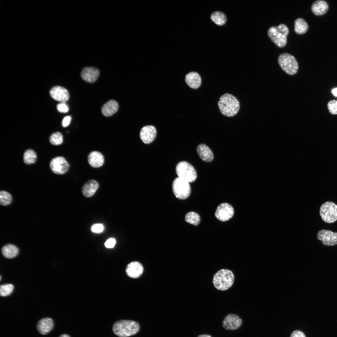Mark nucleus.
Listing matches in <instances>:
<instances>
[{
    "instance_id": "obj_1",
    "label": "nucleus",
    "mask_w": 337,
    "mask_h": 337,
    "mask_svg": "<svg viewBox=\"0 0 337 337\" xmlns=\"http://www.w3.org/2000/svg\"><path fill=\"white\" fill-rule=\"evenodd\" d=\"M218 105L221 113L227 117H232L238 112L239 103L237 99L232 95L225 94L220 98Z\"/></svg>"
},
{
    "instance_id": "obj_2",
    "label": "nucleus",
    "mask_w": 337,
    "mask_h": 337,
    "mask_svg": "<svg viewBox=\"0 0 337 337\" xmlns=\"http://www.w3.org/2000/svg\"><path fill=\"white\" fill-rule=\"evenodd\" d=\"M140 329L139 324L130 320H121L116 321L112 327L114 333L120 337H127L137 334Z\"/></svg>"
},
{
    "instance_id": "obj_3",
    "label": "nucleus",
    "mask_w": 337,
    "mask_h": 337,
    "mask_svg": "<svg viewBox=\"0 0 337 337\" xmlns=\"http://www.w3.org/2000/svg\"><path fill=\"white\" fill-rule=\"evenodd\" d=\"M234 280L233 272L227 269H222L214 275L212 282L215 287L220 291H226L232 285Z\"/></svg>"
},
{
    "instance_id": "obj_4",
    "label": "nucleus",
    "mask_w": 337,
    "mask_h": 337,
    "mask_svg": "<svg viewBox=\"0 0 337 337\" xmlns=\"http://www.w3.org/2000/svg\"><path fill=\"white\" fill-rule=\"evenodd\" d=\"M289 32L287 26L285 24H281L278 26L270 27L267 31V35L277 46L282 48L287 44V37Z\"/></svg>"
},
{
    "instance_id": "obj_5",
    "label": "nucleus",
    "mask_w": 337,
    "mask_h": 337,
    "mask_svg": "<svg viewBox=\"0 0 337 337\" xmlns=\"http://www.w3.org/2000/svg\"><path fill=\"white\" fill-rule=\"evenodd\" d=\"M278 61L281 69L286 74L293 75L297 73L298 63L295 58L291 54L287 53L281 54L278 57Z\"/></svg>"
},
{
    "instance_id": "obj_6",
    "label": "nucleus",
    "mask_w": 337,
    "mask_h": 337,
    "mask_svg": "<svg viewBox=\"0 0 337 337\" xmlns=\"http://www.w3.org/2000/svg\"><path fill=\"white\" fill-rule=\"evenodd\" d=\"M176 172L178 177L188 182L194 181L197 178V173L194 167L189 163L182 161L177 164Z\"/></svg>"
},
{
    "instance_id": "obj_7",
    "label": "nucleus",
    "mask_w": 337,
    "mask_h": 337,
    "mask_svg": "<svg viewBox=\"0 0 337 337\" xmlns=\"http://www.w3.org/2000/svg\"><path fill=\"white\" fill-rule=\"evenodd\" d=\"M320 214L325 222L331 223L337 220V205L332 202L324 203L320 208Z\"/></svg>"
},
{
    "instance_id": "obj_8",
    "label": "nucleus",
    "mask_w": 337,
    "mask_h": 337,
    "mask_svg": "<svg viewBox=\"0 0 337 337\" xmlns=\"http://www.w3.org/2000/svg\"><path fill=\"white\" fill-rule=\"evenodd\" d=\"M172 189L175 196L180 199L187 198L190 194L191 189L189 182L178 177L173 181Z\"/></svg>"
},
{
    "instance_id": "obj_9",
    "label": "nucleus",
    "mask_w": 337,
    "mask_h": 337,
    "mask_svg": "<svg viewBox=\"0 0 337 337\" xmlns=\"http://www.w3.org/2000/svg\"><path fill=\"white\" fill-rule=\"evenodd\" d=\"M234 213V209L232 206L227 203H221L217 207L215 216L219 220L225 222L231 219Z\"/></svg>"
},
{
    "instance_id": "obj_10",
    "label": "nucleus",
    "mask_w": 337,
    "mask_h": 337,
    "mask_svg": "<svg viewBox=\"0 0 337 337\" xmlns=\"http://www.w3.org/2000/svg\"><path fill=\"white\" fill-rule=\"evenodd\" d=\"M317 237L318 239L325 246H334L337 244V232L328 230H321L318 232Z\"/></svg>"
},
{
    "instance_id": "obj_11",
    "label": "nucleus",
    "mask_w": 337,
    "mask_h": 337,
    "mask_svg": "<svg viewBox=\"0 0 337 337\" xmlns=\"http://www.w3.org/2000/svg\"><path fill=\"white\" fill-rule=\"evenodd\" d=\"M50 166L54 173L59 174L65 173L69 168V164L66 160L60 156L53 159L50 163Z\"/></svg>"
},
{
    "instance_id": "obj_12",
    "label": "nucleus",
    "mask_w": 337,
    "mask_h": 337,
    "mask_svg": "<svg viewBox=\"0 0 337 337\" xmlns=\"http://www.w3.org/2000/svg\"><path fill=\"white\" fill-rule=\"evenodd\" d=\"M242 320L238 315L230 314L224 318L222 322L223 327L227 330H235L241 326Z\"/></svg>"
},
{
    "instance_id": "obj_13",
    "label": "nucleus",
    "mask_w": 337,
    "mask_h": 337,
    "mask_svg": "<svg viewBox=\"0 0 337 337\" xmlns=\"http://www.w3.org/2000/svg\"><path fill=\"white\" fill-rule=\"evenodd\" d=\"M51 96L55 100L61 102H66L69 99V94L65 88L59 86L52 87L50 90Z\"/></svg>"
},
{
    "instance_id": "obj_14",
    "label": "nucleus",
    "mask_w": 337,
    "mask_h": 337,
    "mask_svg": "<svg viewBox=\"0 0 337 337\" xmlns=\"http://www.w3.org/2000/svg\"><path fill=\"white\" fill-rule=\"evenodd\" d=\"M157 134L156 128L152 125H148L143 127L140 132V138L145 144L151 143L155 139Z\"/></svg>"
},
{
    "instance_id": "obj_15",
    "label": "nucleus",
    "mask_w": 337,
    "mask_h": 337,
    "mask_svg": "<svg viewBox=\"0 0 337 337\" xmlns=\"http://www.w3.org/2000/svg\"><path fill=\"white\" fill-rule=\"evenodd\" d=\"M100 75V72L96 68L87 67L84 68L81 73V76L85 81L92 83L96 81Z\"/></svg>"
},
{
    "instance_id": "obj_16",
    "label": "nucleus",
    "mask_w": 337,
    "mask_h": 337,
    "mask_svg": "<svg viewBox=\"0 0 337 337\" xmlns=\"http://www.w3.org/2000/svg\"><path fill=\"white\" fill-rule=\"evenodd\" d=\"M143 271L142 265L137 261L132 262L127 266L126 272L127 275L132 278H136L139 277Z\"/></svg>"
},
{
    "instance_id": "obj_17",
    "label": "nucleus",
    "mask_w": 337,
    "mask_h": 337,
    "mask_svg": "<svg viewBox=\"0 0 337 337\" xmlns=\"http://www.w3.org/2000/svg\"><path fill=\"white\" fill-rule=\"evenodd\" d=\"M54 325L52 319L50 318H44L38 321L37 327L40 334L44 335L50 332L52 329Z\"/></svg>"
},
{
    "instance_id": "obj_18",
    "label": "nucleus",
    "mask_w": 337,
    "mask_h": 337,
    "mask_svg": "<svg viewBox=\"0 0 337 337\" xmlns=\"http://www.w3.org/2000/svg\"><path fill=\"white\" fill-rule=\"evenodd\" d=\"M197 153L200 158L203 161L209 162L212 161L214 155L210 149L204 144H199L197 148Z\"/></svg>"
},
{
    "instance_id": "obj_19",
    "label": "nucleus",
    "mask_w": 337,
    "mask_h": 337,
    "mask_svg": "<svg viewBox=\"0 0 337 337\" xmlns=\"http://www.w3.org/2000/svg\"><path fill=\"white\" fill-rule=\"evenodd\" d=\"M88 161L90 165L93 168H99L104 164V158L102 154L97 151L91 152L88 156Z\"/></svg>"
},
{
    "instance_id": "obj_20",
    "label": "nucleus",
    "mask_w": 337,
    "mask_h": 337,
    "mask_svg": "<svg viewBox=\"0 0 337 337\" xmlns=\"http://www.w3.org/2000/svg\"><path fill=\"white\" fill-rule=\"evenodd\" d=\"M185 81L188 85L193 89H197L199 87L202 82L200 76L195 72H190L187 74L185 77Z\"/></svg>"
},
{
    "instance_id": "obj_21",
    "label": "nucleus",
    "mask_w": 337,
    "mask_h": 337,
    "mask_svg": "<svg viewBox=\"0 0 337 337\" xmlns=\"http://www.w3.org/2000/svg\"><path fill=\"white\" fill-rule=\"evenodd\" d=\"M329 8L327 3L325 1L319 0L312 4L311 9L312 12L316 16H321L326 13Z\"/></svg>"
},
{
    "instance_id": "obj_22",
    "label": "nucleus",
    "mask_w": 337,
    "mask_h": 337,
    "mask_svg": "<svg viewBox=\"0 0 337 337\" xmlns=\"http://www.w3.org/2000/svg\"><path fill=\"white\" fill-rule=\"evenodd\" d=\"M99 187V184L97 181L94 180H90L83 186L82 193L86 197H91L95 194Z\"/></svg>"
},
{
    "instance_id": "obj_23",
    "label": "nucleus",
    "mask_w": 337,
    "mask_h": 337,
    "mask_svg": "<svg viewBox=\"0 0 337 337\" xmlns=\"http://www.w3.org/2000/svg\"><path fill=\"white\" fill-rule=\"evenodd\" d=\"M119 105L115 100H110L102 106L101 111L102 114L105 116H110L115 113L118 110Z\"/></svg>"
},
{
    "instance_id": "obj_24",
    "label": "nucleus",
    "mask_w": 337,
    "mask_h": 337,
    "mask_svg": "<svg viewBox=\"0 0 337 337\" xmlns=\"http://www.w3.org/2000/svg\"><path fill=\"white\" fill-rule=\"evenodd\" d=\"M2 252L3 255L5 257L11 259L14 258L19 253V249L14 245L8 244L2 247Z\"/></svg>"
},
{
    "instance_id": "obj_25",
    "label": "nucleus",
    "mask_w": 337,
    "mask_h": 337,
    "mask_svg": "<svg viewBox=\"0 0 337 337\" xmlns=\"http://www.w3.org/2000/svg\"><path fill=\"white\" fill-rule=\"evenodd\" d=\"M294 31L296 33L301 35L305 33L308 29L306 22L302 18H298L294 21Z\"/></svg>"
},
{
    "instance_id": "obj_26",
    "label": "nucleus",
    "mask_w": 337,
    "mask_h": 337,
    "mask_svg": "<svg viewBox=\"0 0 337 337\" xmlns=\"http://www.w3.org/2000/svg\"><path fill=\"white\" fill-rule=\"evenodd\" d=\"M211 19L216 24L222 26L227 21V18L225 14L220 11H216L212 13L211 15Z\"/></svg>"
},
{
    "instance_id": "obj_27",
    "label": "nucleus",
    "mask_w": 337,
    "mask_h": 337,
    "mask_svg": "<svg viewBox=\"0 0 337 337\" xmlns=\"http://www.w3.org/2000/svg\"><path fill=\"white\" fill-rule=\"evenodd\" d=\"M186 222L195 226L198 225L200 221L199 215L194 212H190L185 215V217Z\"/></svg>"
},
{
    "instance_id": "obj_28",
    "label": "nucleus",
    "mask_w": 337,
    "mask_h": 337,
    "mask_svg": "<svg viewBox=\"0 0 337 337\" xmlns=\"http://www.w3.org/2000/svg\"><path fill=\"white\" fill-rule=\"evenodd\" d=\"M37 158V154L33 150L28 149L25 152L23 155L24 162L27 164L34 163Z\"/></svg>"
},
{
    "instance_id": "obj_29",
    "label": "nucleus",
    "mask_w": 337,
    "mask_h": 337,
    "mask_svg": "<svg viewBox=\"0 0 337 337\" xmlns=\"http://www.w3.org/2000/svg\"><path fill=\"white\" fill-rule=\"evenodd\" d=\"M12 201V197L11 194L5 191H0V203L2 205L7 206L11 203Z\"/></svg>"
},
{
    "instance_id": "obj_30",
    "label": "nucleus",
    "mask_w": 337,
    "mask_h": 337,
    "mask_svg": "<svg viewBox=\"0 0 337 337\" xmlns=\"http://www.w3.org/2000/svg\"><path fill=\"white\" fill-rule=\"evenodd\" d=\"M50 142L54 145H59L61 144L63 141L62 134L59 132L53 133L50 137Z\"/></svg>"
},
{
    "instance_id": "obj_31",
    "label": "nucleus",
    "mask_w": 337,
    "mask_h": 337,
    "mask_svg": "<svg viewBox=\"0 0 337 337\" xmlns=\"http://www.w3.org/2000/svg\"><path fill=\"white\" fill-rule=\"evenodd\" d=\"M14 286L11 284H5L1 285L0 295L2 296H7L9 295L12 292Z\"/></svg>"
},
{
    "instance_id": "obj_32",
    "label": "nucleus",
    "mask_w": 337,
    "mask_h": 337,
    "mask_svg": "<svg viewBox=\"0 0 337 337\" xmlns=\"http://www.w3.org/2000/svg\"><path fill=\"white\" fill-rule=\"evenodd\" d=\"M328 110L333 115L337 114V103L335 100H332L328 102L327 104Z\"/></svg>"
},
{
    "instance_id": "obj_33",
    "label": "nucleus",
    "mask_w": 337,
    "mask_h": 337,
    "mask_svg": "<svg viewBox=\"0 0 337 337\" xmlns=\"http://www.w3.org/2000/svg\"><path fill=\"white\" fill-rule=\"evenodd\" d=\"M58 111L61 113H66L69 110V107L66 102H61L56 106Z\"/></svg>"
},
{
    "instance_id": "obj_34",
    "label": "nucleus",
    "mask_w": 337,
    "mask_h": 337,
    "mask_svg": "<svg viewBox=\"0 0 337 337\" xmlns=\"http://www.w3.org/2000/svg\"><path fill=\"white\" fill-rule=\"evenodd\" d=\"M104 229V227L102 224H96L94 225L91 228L92 232L95 233H100L103 231Z\"/></svg>"
},
{
    "instance_id": "obj_35",
    "label": "nucleus",
    "mask_w": 337,
    "mask_h": 337,
    "mask_svg": "<svg viewBox=\"0 0 337 337\" xmlns=\"http://www.w3.org/2000/svg\"><path fill=\"white\" fill-rule=\"evenodd\" d=\"M116 243L115 239L113 238H110L108 239L105 243V247L107 248H112L115 246Z\"/></svg>"
},
{
    "instance_id": "obj_36",
    "label": "nucleus",
    "mask_w": 337,
    "mask_h": 337,
    "mask_svg": "<svg viewBox=\"0 0 337 337\" xmlns=\"http://www.w3.org/2000/svg\"><path fill=\"white\" fill-rule=\"evenodd\" d=\"M71 119V117L70 116H66L63 119L62 125L64 127L68 126L70 124Z\"/></svg>"
},
{
    "instance_id": "obj_37",
    "label": "nucleus",
    "mask_w": 337,
    "mask_h": 337,
    "mask_svg": "<svg viewBox=\"0 0 337 337\" xmlns=\"http://www.w3.org/2000/svg\"><path fill=\"white\" fill-rule=\"evenodd\" d=\"M290 337H306L305 334L301 331L296 330L293 331Z\"/></svg>"
},
{
    "instance_id": "obj_38",
    "label": "nucleus",
    "mask_w": 337,
    "mask_h": 337,
    "mask_svg": "<svg viewBox=\"0 0 337 337\" xmlns=\"http://www.w3.org/2000/svg\"><path fill=\"white\" fill-rule=\"evenodd\" d=\"M197 337H212L210 335L208 334H201L199 335Z\"/></svg>"
},
{
    "instance_id": "obj_39",
    "label": "nucleus",
    "mask_w": 337,
    "mask_h": 337,
    "mask_svg": "<svg viewBox=\"0 0 337 337\" xmlns=\"http://www.w3.org/2000/svg\"><path fill=\"white\" fill-rule=\"evenodd\" d=\"M332 92L335 96H337V88L333 89Z\"/></svg>"
},
{
    "instance_id": "obj_40",
    "label": "nucleus",
    "mask_w": 337,
    "mask_h": 337,
    "mask_svg": "<svg viewBox=\"0 0 337 337\" xmlns=\"http://www.w3.org/2000/svg\"><path fill=\"white\" fill-rule=\"evenodd\" d=\"M59 337H70L69 335L67 334H63L61 335Z\"/></svg>"
},
{
    "instance_id": "obj_41",
    "label": "nucleus",
    "mask_w": 337,
    "mask_h": 337,
    "mask_svg": "<svg viewBox=\"0 0 337 337\" xmlns=\"http://www.w3.org/2000/svg\"></svg>"
}]
</instances>
